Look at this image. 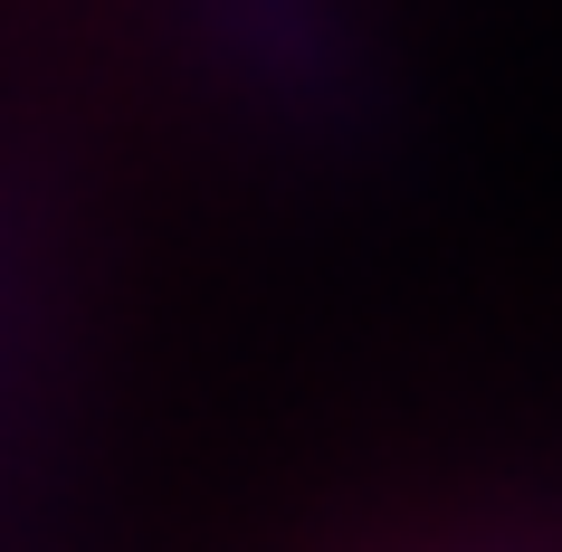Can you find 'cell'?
Segmentation results:
<instances>
[]
</instances>
